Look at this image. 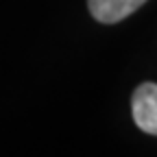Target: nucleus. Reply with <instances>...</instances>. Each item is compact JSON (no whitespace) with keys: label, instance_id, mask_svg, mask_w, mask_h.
I'll list each match as a JSON object with an SVG mask.
<instances>
[{"label":"nucleus","instance_id":"f257e3e1","mask_svg":"<svg viewBox=\"0 0 157 157\" xmlns=\"http://www.w3.org/2000/svg\"><path fill=\"white\" fill-rule=\"evenodd\" d=\"M131 113L140 131L157 135V83H142L133 92Z\"/></svg>","mask_w":157,"mask_h":157},{"label":"nucleus","instance_id":"f03ea898","mask_svg":"<svg viewBox=\"0 0 157 157\" xmlns=\"http://www.w3.org/2000/svg\"><path fill=\"white\" fill-rule=\"evenodd\" d=\"M144 2L146 0H87V7L94 20L103 24H113L137 11Z\"/></svg>","mask_w":157,"mask_h":157}]
</instances>
